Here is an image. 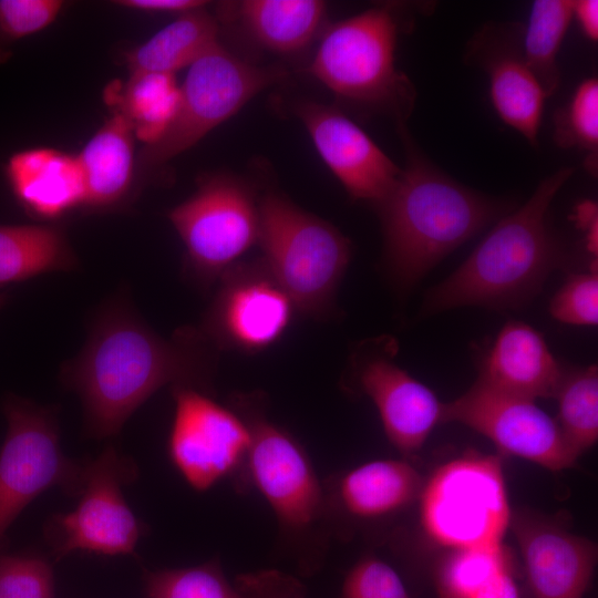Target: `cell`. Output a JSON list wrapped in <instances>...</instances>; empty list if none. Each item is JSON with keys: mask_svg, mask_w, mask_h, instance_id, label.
<instances>
[{"mask_svg": "<svg viewBox=\"0 0 598 598\" xmlns=\"http://www.w3.org/2000/svg\"><path fill=\"white\" fill-rule=\"evenodd\" d=\"M208 342L193 329L164 339L115 305L96 319L62 378L81 398L90 433L112 436L161 388L205 385L212 369Z\"/></svg>", "mask_w": 598, "mask_h": 598, "instance_id": "cell-1", "label": "cell"}, {"mask_svg": "<svg viewBox=\"0 0 598 598\" xmlns=\"http://www.w3.org/2000/svg\"><path fill=\"white\" fill-rule=\"evenodd\" d=\"M405 167L378 204L390 270L403 287L511 212L503 200L457 183L406 141Z\"/></svg>", "mask_w": 598, "mask_h": 598, "instance_id": "cell-2", "label": "cell"}, {"mask_svg": "<svg viewBox=\"0 0 598 598\" xmlns=\"http://www.w3.org/2000/svg\"><path fill=\"white\" fill-rule=\"evenodd\" d=\"M573 174L563 167L543 179L529 199L502 216L471 256L425 297V313L478 306L514 309L540 289L561 261L549 227V207Z\"/></svg>", "mask_w": 598, "mask_h": 598, "instance_id": "cell-3", "label": "cell"}, {"mask_svg": "<svg viewBox=\"0 0 598 598\" xmlns=\"http://www.w3.org/2000/svg\"><path fill=\"white\" fill-rule=\"evenodd\" d=\"M399 23L389 7H375L328 27L310 72L353 103L386 111L404 121L415 89L395 66Z\"/></svg>", "mask_w": 598, "mask_h": 598, "instance_id": "cell-4", "label": "cell"}, {"mask_svg": "<svg viewBox=\"0 0 598 598\" xmlns=\"http://www.w3.org/2000/svg\"><path fill=\"white\" fill-rule=\"evenodd\" d=\"M258 212L264 265L296 309L324 313L349 264V241L330 224L275 193L260 199Z\"/></svg>", "mask_w": 598, "mask_h": 598, "instance_id": "cell-5", "label": "cell"}, {"mask_svg": "<svg viewBox=\"0 0 598 598\" xmlns=\"http://www.w3.org/2000/svg\"><path fill=\"white\" fill-rule=\"evenodd\" d=\"M237 404L251 436L243 474L291 543L315 548L324 545L329 525L326 489L308 453L289 432L257 410L251 398H239Z\"/></svg>", "mask_w": 598, "mask_h": 598, "instance_id": "cell-6", "label": "cell"}, {"mask_svg": "<svg viewBox=\"0 0 598 598\" xmlns=\"http://www.w3.org/2000/svg\"><path fill=\"white\" fill-rule=\"evenodd\" d=\"M420 520L425 534L452 549L502 544L511 509L499 455L465 452L424 482Z\"/></svg>", "mask_w": 598, "mask_h": 598, "instance_id": "cell-7", "label": "cell"}, {"mask_svg": "<svg viewBox=\"0 0 598 598\" xmlns=\"http://www.w3.org/2000/svg\"><path fill=\"white\" fill-rule=\"evenodd\" d=\"M285 76L279 68L249 64L215 43L188 66L179 86L177 112L163 135L140 152V173L153 171L194 146L256 94Z\"/></svg>", "mask_w": 598, "mask_h": 598, "instance_id": "cell-8", "label": "cell"}, {"mask_svg": "<svg viewBox=\"0 0 598 598\" xmlns=\"http://www.w3.org/2000/svg\"><path fill=\"white\" fill-rule=\"evenodd\" d=\"M3 412L8 430L0 450V540L21 511L47 489H80L83 471L64 456L49 409L9 396Z\"/></svg>", "mask_w": 598, "mask_h": 598, "instance_id": "cell-9", "label": "cell"}, {"mask_svg": "<svg viewBox=\"0 0 598 598\" xmlns=\"http://www.w3.org/2000/svg\"><path fill=\"white\" fill-rule=\"evenodd\" d=\"M168 218L184 243L189 268L204 282L221 277L258 243V205L246 187L227 177L205 181Z\"/></svg>", "mask_w": 598, "mask_h": 598, "instance_id": "cell-10", "label": "cell"}, {"mask_svg": "<svg viewBox=\"0 0 598 598\" xmlns=\"http://www.w3.org/2000/svg\"><path fill=\"white\" fill-rule=\"evenodd\" d=\"M174 419L168 455L186 483L198 492L243 474L250 446L244 417L193 386L173 388Z\"/></svg>", "mask_w": 598, "mask_h": 598, "instance_id": "cell-11", "label": "cell"}, {"mask_svg": "<svg viewBox=\"0 0 598 598\" xmlns=\"http://www.w3.org/2000/svg\"><path fill=\"white\" fill-rule=\"evenodd\" d=\"M442 422H458L494 443L497 450L558 472L578 457L564 440L555 419L535 401L512 395L477 381L457 399L444 403Z\"/></svg>", "mask_w": 598, "mask_h": 598, "instance_id": "cell-12", "label": "cell"}, {"mask_svg": "<svg viewBox=\"0 0 598 598\" xmlns=\"http://www.w3.org/2000/svg\"><path fill=\"white\" fill-rule=\"evenodd\" d=\"M131 471L113 447L83 467L76 507L52 523L60 556L79 550L105 556L134 554L142 526L122 493Z\"/></svg>", "mask_w": 598, "mask_h": 598, "instance_id": "cell-13", "label": "cell"}, {"mask_svg": "<svg viewBox=\"0 0 598 598\" xmlns=\"http://www.w3.org/2000/svg\"><path fill=\"white\" fill-rule=\"evenodd\" d=\"M220 279L206 317V338L244 352L262 351L277 342L296 307L262 260L235 264Z\"/></svg>", "mask_w": 598, "mask_h": 598, "instance_id": "cell-14", "label": "cell"}, {"mask_svg": "<svg viewBox=\"0 0 598 598\" xmlns=\"http://www.w3.org/2000/svg\"><path fill=\"white\" fill-rule=\"evenodd\" d=\"M297 113L321 158L353 198L378 205L390 194L402 168L351 118L315 102L301 103Z\"/></svg>", "mask_w": 598, "mask_h": 598, "instance_id": "cell-15", "label": "cell"}, {"mask_svg": "<svg viewBox=\"0 0 598 598\" xmlns=\"http://www.w3.org/2000/svg\"><path fill=\"white\" fill-rule=\"evenodd\" d=\"M509 527L534 598H584L597 560L592 540L529 511L512 513Z\"/></svg>", "mask_w": 598, "mask_h": 598, "instance_id": "cell-16", "label": "cell"}, {"mask_svg": "<svg viewBox=\"0 0 598 598\" xmlns=\"http://www.w3.org/2000/svg\"><path fill=\"white\" fill-rule=\"evenodd\" d=\"M520 40L519 24L489 25L472 40L468 56L486 72L499 118L537 145L547 96L524 60Z\"/></svg>", "mask_w": 598, "mask_h": 598, "instance_id": "cell-17", "label": "cell"}, {"mask_svg": "<svg viewBox=\"0 0 598 598\" xmlns=\"http://www.w3.org/2000/svg\"><path fill=\"white\" fill-rule=\"evenodd\" d=\"M359 383L378 409L389 442L403 458L420 452L442 422L444 403L430 388L382 355L362 363Z\"/></svg>", "mask_w": 598, "mask_h": 598, "instance_id": "cell-18", "label": "cell"}, {"mask_svg": "<svg viewBox=\"0 0 598 598\" xmlns=\"http://www.w3.org/2000/svg\"><path fill=\"white\" fill-rule=\"evenodd\" d=\"M424 481L406 458L360 464L324 485L328 519L374 522L400 513L421 494Z\"/></svg>", "mask_w": 598, "mask_h": 598, "instance_id": "cell-19", "label": "cell"}, {"mask_svg": "<svg viewBox=\"0 0 598 598\" xmlns=\"http://www.w3.org/2000/svg\"><path fill=\"white\" fill-rule=\"evenodd\" d=\"M563 371L538 331L524 322L511 321L483 359L478 380L498 391L535 401L555 396Z\"/></svg>", "mask_w": 598, "mask_h": 598, "instance_id": "cell-20", "label": "cell"}, {"mask_svg": "<svg viewBox=\"0 0 598 598\" xmlns=\"http://www.w3.org/2000/svg\"><path fill=\"white\" fill-rule=\"evenodd\" d=\"M4 169L14 197L30 215L56 218L84 205L85 185L78 155L32 147L12 154Z\"/></svg>", "mask_w": 598, "mask_h": 598, "instance_id": "cell-21", "label": "cell"}, {"mask_svg": "<svg viewBox=\"0 0 598 598\" xmlns=\"http://www.w3.org/2000/svg\"><path fill=\"white\" fill-rule=\"evenodd\" d=\"M134 136L131 123L113 112L78 154L85 206L107 207L126 195L133 178Z\"/></svg>", "mask_w": 598, "mask_h": 598, "instance_id": "cell-22", "label": "cell"}, {"mask_svg": "<svg viewBox=\"0 0 598 598\" xmlns=\"http://www.w3.org/2000/svg\"><path fill=\"white\" fill-rule=\"evenodd\" d=\"M216 19L204 7L181 13L126 54L130 74L168 73L189 66L218 42Z\"/></svg>", "mask_w": 598, "mask_h": 598, "instance_id": "cell-23", "label": "cell"}, {"mask_svg": "<svg viewBox=\"0 0 598 598\" xmlns=\"http://www.w3.org/2000/svg\"><path fill=\"white\" fill-rule=\"evenodd\" d=\"M179 100L181 87L168 73H133L126 83H112L105 91L106 103L131 123L134 135L145 145L163 135Z\"/></svg>", "mask_w": 598, "mask_h": 598, "instance_id": "cell-24", "label": "cell"}, {"mask_svg": "<svg viewBox=\"0 0 598 598\" xmlns=\"http://www.w3.org/2000/svg\"><path fill=\"white\" fill-rule=\"evenodd\" d=\"M76 258L62 229L49 225H0V286L66 271Z\"/></svg>", "mask_w": 598, "mask_h": 598, "instance_id": "cell-25", "label": "cell"}, {"mask_svg": "<svg viewBox=\"0 0 598 598\" xmlns=\"http://www.w3.org/2000/svg\"><path fill=\"white\" fill-rule=\"evenodd\" d=\"M238 8L241 21L258 42L287 53L310 42L326 6L318 0H246Z\"/></svg>", "mask_w": 598, "mask_h": 598, "instance_id": "cell-26", "label": "cell"}, {"mask_svg": "<svg viewBox=\"0 0 598 598\" xmlns=\"http://www.w3.org/2000/svg\"><path fill=\"white\" fill-rule=\"evenodd\" d=\"M573 7L570 0L534 1L527 24L522 29L524 60L547 97L559 85L557 56L573 20Z\"/></svg>", "mask_w": 598, "mask_h": 598, "instance_id": "cell-27", "label": "cell"}, {"mask_svg": "<svg viewBox=\"0 0 598 598\" xmlns=\"http://www.w3.org/2000/svg\"><path fill=\"white\" fill-rule=\"evenodd\" d=\"M557 424L571 452L579 457L598 440V370L596 365L564 370L555 393Z\"/></svg>", "mask_w": 598, "mask_h": 598, "instance_id": "cell-28", "label": "cell"}, {"mask_svg": "<svg viewBox=\"0 0 598 598\" xmlns=\"http://www.w3.org/2000/svg\"><path fill=\"white\" fill-rule=\"evenodd\" d=\"M507 573L503 544L452 549L439 567L437 587L442 598H478Z\"/></svg>", "mask_w": 598, "mask_h": 598, "instance_id": "cell-29", "label": "cell"}, {"mask_svg": "<svg viewBox=\"0 0 598 598\" xmlns=\"http://www.w3.org/2000/svg\"><path fill=\"white\" fill-rule=\"evenodd\" d=\"M554 140L558 146L588 153L587 165L596 172L598 154V81L588 78L578 84L567 104L554 117Z\"/></svg>", "mask_w": 598, "mask_h": 598, "instance_id": "cell-30", "label": "cell"}, {"mask_svg": "<svg viewBox=\"0 0 598 598\" xmlns=\"http://www.w3.org/2000/svg\"><path fill=\"white\" fill-rule=\"evenodd\" d=\"M145 588L148 598H241L216 560L147 573Z\"/></svg>", "mask_w": 598, "mask_h": 598, "instance_id": "cell-31", "label": "cell"}, {"mask_svg": "<svg viewBox=\"0 0 598 598\" xmlns=\"http://www.w3.org/2000/svg\"><path fill=\"white\" fill-rule=\"evenodd\" d=\"M62 7L60 0H0V63L16 42L51 24Z\"/></svg>", "mask_w": 598, "mask_h": 598, "instance_id": "cell-32", "label": "cell"}, {"mask_svg": "<svg viewBox=\"0 0 598 598\" xmlns=\"http://www.w3.org/2000/svg\"><path fill=\"white\" fill-rule=\"evenodd\" d=\"M0 598H54L50 565L38 557H0Z\"/></svg>", "mask_w": 598, "mask_h": 598, "instance_id": "cell-33", "label": "cell"}, {"mask_svg": "<svg viewBox=\"0 0 598 598\" xmlns=\"http://www.w3.org/2000/svg\"><path fill=\"white\" fill-rule=\"evenodd\" d=\"M549 311L556 320L573 326H596L598 323V274L589 272L571 276L555 293Z\"/></svg>", "mask_w": 598, "mask_h": 598, "instance_id": "cell-34", "label": "cell"}, {"mask_svg": "<svg viewBox=\"0 0 598 598\" xmlns=\"http://www.w3.org/2000/svg\"><path fill=\"white\" fill-rule=\"evenodd\" d=\"M342 598H410L398 573L374 555L360 558L347 573Z\"/></svg>", "mask_w": 598, "mask_h": 598, "instance_id": "cell-35", "label": "cell"}, {"mask_svg": "<svg viewBox=\"0 0 598 598\" xmlns=\"http://www.w3.org/2000/svg\"><path fill=\"white\" fill-rule=\"evenodd\" d=\"M235 584L241 598H305L300 581L275 570L245 574Z\"/></svg>", "mask_w": 598, "mask_h": 598, "instance_id": "cell-36", "label": "cell"}, {"mask_svg": "<svg viewBox=\"0 0 598 598\" xmlns=\"http://www.w3.org/2000/svg\"><path fill=\"white\" fill-rule=\"evenodd\" d=\"M120 6L148 12L184 13L205 6L199 0H121Z\"/></svg>", "mask_w": 598, "mask_h": 598, "instance_id": "cell-37", "label": "cell"}, {"mask_svg": "<svg viewBox=\"0 0 598 598\" xmlns=\"http://www.w3.org/2000/svg\"><path fill=\"white\" fill-rule=\"evenodd\" d=\"M577 226L585 233L586 247L591 255L598 251V209L596 203L585 200L575 212Z\"/></svg>", "mask_w": 598, "mask_h": 598, "instance_id": "cell-38", "label": "cell"}, {"mask_svg": "<svg viewBox=\"0 0 598 598\" xmlns=\"http://www.w3.org/2000/svg\"><path fill=\"white\" fill-rule=\"evenodd\" d=\"M576 18L584 34L591 41L598 39V1H574L573 19Z\"/></svg>", "mask_w": 598, "mask_h": 598, "instance_id": "cell-39", "label": "cell"}, {"mask_svg": "<svg viewBox=\"0 0 598 598\" xmlns=\"http://www.w3.org/2000/svg\"><path fill=\"white\" fill-rule=\"evenodd\" d=\"M6 300H7V297L6 295L0 291V309L3 307V305L6 303Z\"/></svg>", "mask_w": 598, "mask_h": 598, "instance_id": "cell-40", "label": "cell"}]
</instances>
